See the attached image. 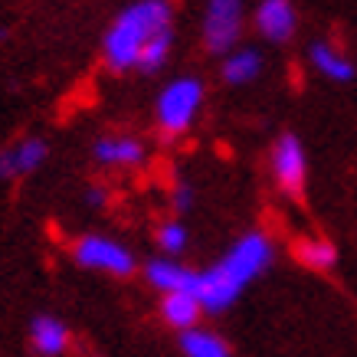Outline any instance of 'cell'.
<instances>
[{
  "label": "cell",
  "instance_id": "10",
  "mask_svg": "<svg viewBox=\"0 0 357 357\" xmlns=\"http://www.w3.org/2000/svg\"><path fill=\"white\" fill-rule=\"evenodd\" d=\"M92 154L98 164H109V167H138L144 161V144L128 135H109L96 141Z\"/></svg>",
  "mask_w": 357,
  "mask_h": 357
},
{
  "label": "cell",
  "instance_id": "21",
  "mask_svg": "<svg viewBox=\"0 0 357 357\" xmlns=\"http://www.w3.org/2000/svg\"><path fill=\"white\" fill-rule=\"evenodd\" d=\"M164 3H167V0H164Z\"/></svg>",
  "mask_w": 357,
  "mask_h": 357
},
{
  "label": "cell",
  "instance_id": "14",
  "mask_svg": "<svg viewBox=\"0 0 357 357\" xmlns=\"http://www.w3.org/2000/svg\"><path fill=\"white\" fill-rule=\"evenodd\" d=\"M181 351H184V357H233L227 341L217 337L213 331H204V328L181 331Z\"/></svg>",
  "mask_w": 357,
  "mask_h": 357
},
{
  "label": "cell",
  "instance_id": "3",
  "mask_svg": "<svg viewBox=\"0 0 357 357\" xmlns=\"http://www.w3.org/2000/svg\"><path fill=\"white\" fill-rule=\"evenodd\" d=\"M272 256H275L272 239L256 229V233H246L243 239H236V243L229 246V252L217 262V269L223 272V275H229V282H236L239 289H246L256 275H262V272L269 269Z\"/></svg>",
  "mask_w": 357,
  "mask_h": 357
},
{
  "label": "cell",
  "instance_id": "16",
  "mask_svg": "<svg viewBox=\"0 0 357 357\" xmlns=\"http://www.w3.org/2000/svg\"><path fill=\"white\" fill-rule=\"evenodd\" d=\"M295 256L302 266L314 272H328L337 266V249L335 243H328V239H302L298 246H295Z\"/></svg>",
  "mask_w": 357,
  "mask_h": 357
},
{
  "label": "cell",
  "instance_id": "13",
  "mask_svg": "<svg viewBox=\"0 0 357 357\" xmlns=\"http://www.w3.org/2000/svg\"><path fill=\"white\" fill-rule=\"evenodd\" d=\"M312 63L331 82H351L354 79V63L344 53H337L331 43H314L312 46Z\"/></svg>",
  "mask_w": 357,
  "mask_h": 357
},
{
  "label": "cell",
  "instance_id": "18",
  "mask_svg": "<svg viewBox=\"0 0 357 357\" xmlns=\"http://www.w3.org/2000/svg\"><path fill=\"white\" fill-rule=\"evenodd\" d=\"M158 246L167 252V256H181L187 249V229L184 223H177V220H167L158 227Z\"/></svg>",
  "mask_w": 357,
  "mask_h": 357
},
{
  "label": "cell",
  "instance_id": "19",
  "mask_svg": "<svg viewBox=\"0 0 357 357\" xmlns=\"http://www.w3.org/2000/svg\"><path fill=\"white\" fill-rule=\"evenodd\" d=\"M171 204H174V210H181V213L190 210V206H194V190H190L187 184H177L174 187V194H171Z\"/></svg>",
  "mask_w": 357,
  "mask_h": 357
},
{
  "label": "cell",
  "instance_id": "9",
  "mask_svg": "<svg viewBox=\"0 0 357 357\" xmlns=\"http://www.w3.org/2000/svg\"><path fill=\"white\" fill-rule=\"evenodd\" d=\"M69 328L56 314H36L30 321V344L40 357H63L69 351Z\"/></svg>",
  "mask_w": 357,
  "mask_h": 357
},
{
  "label": "cell",
  "instance_id": "4",
  "mask_svg": "<svg viewBox=\"0 0 357 357\" xmlns=\"http://www.w3.org/2000/svg\"><path fill=\"white\" fill-rule=\"evenodd\" d=\"M73 259L82 266V269H92V272H109V275H131L135 272V256H131L128 246H121L115 239L109 236H96V233H89V236H79L73 243Z\"/></svg>",
  "mask_w": 357,
  "mask_h": 357
},
{
  "label": "cell",
  "instance_id": "15",
  "mask_svg": "<svg viewBox=\"0 0 357 357\" xmlns=\"http://www.w3.org/2000/svg\"><path fill=\"white\" fill-rule=\"evenodd\" d=\"M262 69V56L256 50H236V53H229L223 59V79H227L229 86H246L252 79L259 76Z\"/></svg>",
  "mask_w": 357,
  "mask_h": 357
},
{
  "label": "cell",
  "instance_id": "8",
  "mask_svg": "<svg viewBox=\"0 0 357 357\" xmlns=\"http://www.w3.org/2000/svg\"><path fill=\"white\" fill-rule=\"evenodd\" d=\"M295 23H298V17H295L292 0H262L259 10H256V30H259L269 43L292 40Z\"/></svg>",
  "mask_w": 357,
  "mask_h": 357
},
{
  "label": "cell",
  "instance_id": "20",
  "mask_svg": "<svg viewBox=\"0 0 357 357\" xmlns=\"http://www.w3.org/2000/svg\"><path fill=\"white\" fill-rule=\"evenodd\" d=\"M86 200H89V206H105V190L102 187H89Z\"/></svg>",
  "mask_w": 357,
  "mask_h": 357
},
{
  "label": "cell",
  "instance_id": "12",
  "mask_svg": "<svg viewBox=\"0 0 357 357\" xmlns=\"http://www.w3.org/2000/svg\"><path fill=\"white\" fill-rule=\"evenodd\" d=\"M200 314H204V308H200V302H197L190 292H167L161 298V318L174 331H190V328H197Z\"/></svg>",
  "mask_w": 357,
  "mask_h": 357
},
{
  "label": "cell",
  "instance_id": "2",
  "mask_svg": "<svg viewBox=\"0 0 357 357\" xmlns=\"http://www.w3.org/2000/svg\"><path fill=\"white\" fill-rule=\"evenodd\" d=\"M200 105H204V82L194 76L174 79L158 96V125L164 135H184L194 125Z\"/></svg>",
  "mask_w": 357,
  "mask_h": 357
},
{
  "label": "cell",
  "instance_id": "5",
  "mask_svg": "<svg viewBox=\"0 0 357 357\" xmlns=\"http://www.w3.org/2000/svg\"><path fill=\"white\" fill-rule=\"evenodd\" d=\"M243 26V0H206L204 46L210 53H229Z\"/></svg>",
  "mask_w": 357,
  "mask_h": 357
},
{
  "label": "cell",
  "instance_id": "6",
  "mask_svg": "<svg viewBox=\"0 0 357 357\" xmlns=\"http://www.w3.org/2000/svg\"><path fill=\"white\" fill-rule=\"evenodd\" d=\"M272 174L275 184L289 194H302L305 187V148L295 135H282L272 148Z\"/></svg>",
  "mask_w": 357,
  "mask_h": 357
},
{
  "label": "cell",
  "instance_id": "7",
  "mask_svg": "<svg viewBox=\"0 0 357 357\" xmlns=\"http://www.w3.org/2000/svg\"><path fill=\"white\" fill-rule=\"evenodd\" d=\"M46 148L43 138H23L10 148L0 151V181H13V177H23V174H33L40 164L46 161Z\"/></svg>",
  "mask_w": 357,
  "mask_h": 357
},
{
  "label": "cell",
  "instance_id": "17",
  "mask_svg": "<svg viewBox=\"0 0 357 357\" xmlns=\"http://www.w3.org/2000/svg\"><path fill=\"white\" fill-rule=\"evenodd\" d=\"M171 43H174V33L171 30H164V33H158L151 43L141 50V56H138V66L135 69H141V73H158L164 63H167V53H171Z\"/></svg>",
  "mask_w": 357,
  "mask_h": 357
},
{
  "label": "cell",
  "instance_id": "1",
  "mask_svg": "<svg viewBox=\"0 0 357 357\" xmlns=\"http://www.w3.org/2000/svg\"><path fill=\"white\" fill-rule=\"evenodd\" d=\"M171 30V7L164 0H138L115 17L112 30L105 33V63L115 73L135 69L141 50L151 43L158 33Z\"/></svg>",
  "mask_w": 357,
  "mask_h": 357
},
{
  "label": "cell",
  "instance_id": "11",
  "mask_svg": "<svg viewBox=\"0 0 357 357\" xmlns=\"http://www.w3.org/2000/svg\"><path fill=\"white\" fill-rule=\"evenodd\" d=\"M194 269L181 266L177 259H151L144 266V279L151 282L161 295L167 292H190L194 289Z\"/></svg>",
  "mask_w": 357,
  "mask_h": 357
}]
</instances>
